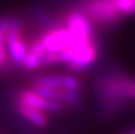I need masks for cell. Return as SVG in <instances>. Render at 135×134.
<instances>
[{
	"label": "cell",
	"mask_w": 135,
	"mask_h": 134,
	"mask_svg": "<svg viewBox=\"0 0 135 134\" xmlns=\"http://www.w3.org/2000/svg\"><path fill=\"white\" fill-rule=\"evenodd\" d=\"M56 55L58 63L65 64L71 70L82 71L97 59L98 40L72 44Z\"/></svg>",
	"instance_id": "6da1fadb"
},
{
	"label": "cell",
	"mask_w": 135,
	"mask_h": 134,
	"mask_svg": "<svg viewBox=\"0 0 135 134\" xmlns=\"http://www.w3.org/2000/svg\"><path fill=\"white\" fill-rule=\"evenodd\" d=\"M16 108L19 112V114L23 118H25L27 121H30L32 125L37 126L39 128H45L49 126V119L44 114V112L39 111V109L32 108V107L27 106L25 103H21L19 101H17Z\"/></svg>",
	"instance_id": "52a82bcc"
},
{
	"label": "cell",
	"mask_w": 135,
	"mask_h": 134,
	"mask_svg": "<svg viewBox=\"0 0 135 134\" xmlns=\"http://www.w3.org/2000/svg\"><path fill=\"white\" fill-rule=\"evenodd\" d=\"M134 2H135V0H134Z\"/></svg>",
	"instance_id": "8fae6325"
},
{
	"label": "cell",
	"mask_w": 135,
	"mask_h": 134,
	"mask_svg": "<svg viewBox=\"0 0 135 134\" xmlns=\"http://www.w3.org/2000/svg\"><path fill=\"white\" fill-rule=\"evenodd\" d=\"M18 101L21 103H25L27 106L32 107V108L39 109L42 112H54V113H58L64 109V104L61 102L55 101V100H50L46 97H43L40 95L36 94L31 89H25L19 92L18 94Z\"/></svg>",
	"instance_id": "8992f818"
},
{
	"label": "cell",
	"mask_w": 135,
	"mask_h": 134,
	"mask_svg": "<svg viewBox=\"0 0 135 134\" xmlns=\"http://www.w3.org/2000/svg\"><path fill=\"white\" fill-rule=\"evenodd\" d=\"M8 62H9V57L6 49V45H0V69L5 68Z\"/></svg>",
	"instance_id": "9c48e42d"
},
{
	"label": "cell",
	"mask_w": 135,
	"mask_h": 134,
	"mask_svg": "<svg viewBox=\"0 0 135 134\" xmlns=\"http://www.w3.org/2000/svg\"><path fill=\"white\" fill-rule=\"evenodd\" d=\"M31 90L43 97L61 102L64 106L66 104L70 107H78L82 103L81 92H70L61 88H50L39 84H32Z\"/></svg>",
	"instance_id": "277c9868"
},
{
	"label": "cell",
	"mask_w": 135,
	"mask_h": 134,
	"mask_svg": "<svg viewBox=\"0 0 135 134\" xmlns=\"http://www.w3.org/2000/svg\"><path fill=\"white\" fill-rule=\"evenodd\" d=\"M33 84L45 85L50 88H61L70 92H81V82L78 78L72 75H63V74L38 75L33 80Z\"/></svg>",
	"instance_id": "5b68a950"
},
{
	"label": "cell",
	"mask_w": 135,
	"mask_h": 134,
	"mask_svg": "<svg viewBox=\"0 0 135 134\" xmlns=\"http://www.w3.org/2000/svg\"><path fill=\"white\" fill-rule=\"evenodd\" d=\"M113 4L116 9L122 14L126 16H134L135 14V2L134 0H113Z\"/></svg>",
	"instance_id": "ba28073f"
},
{
	"label": "cell",
	"mask_w": 135,
	"mask_h": 134,
	"mask_svg": "<svg viewBox=\"0 0 135 134\" xmlns=\"http://www.w3.org/2000/svg\"><path fill=\"white\" fill-rule=\"evenodd\" d=\"M131 134H135V128H134L133 131H132V133H131Z\"/></svg>",
	"instance_id": "30bf717a"
},
{
	"label": "cell",
	"mask_w": 135,
	"mask_h": 134,
	"mask_svg": "<svg viewBox=\"0 0 135 134\" xmlns=\"http://www.w3.org/2000/svg\"><path fill=\"white\" fill-rule=\"evenodd\" d=\"M79 11L93 23L105 28H112L120 24L123 16L116 9L113 0H83Z\"/></svg>",
	"instance_id": "7a4b0ae2"
},
{
	"label": "cell",
	"mask_w": 135,
	"mask_h": 134,
	"mask_svg": "<svg viewBox=\"0 0 135 134\" xmlns=\"http://www.w3.org/2000/svg\"><path fill=\"white\" fill-rule=\"evenodd\" d=\"M44 50L47 54H58L69 47L71 43L70 33L64 26H51L39 37Z\"/></svg>",
	"instance_id": "3957f363"
}]
</instances>
